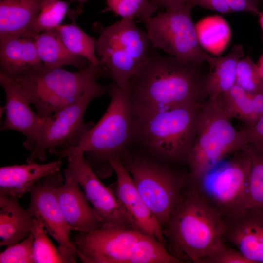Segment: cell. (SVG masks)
Masks as SVG:
<instances>
[{"label": "cell", "mask_w": 263, "mask_h": 263, "mask_svg": "<svg viewBox=\"0 0 263 263\" xmlns=\"http://www.w3.org/2000/svg\"><path fill=\"white\" fill-rule=\"evenodd\" d=\"M151 44L145 62L127 89L136 117L207 99L202 64L160 55Z\"/></svg>", "instance_id": "6da1fadb"}, {"label": "cell", "mask_w": 263, "mask_h": 263, "mask_svg": "<svg viewBox=\"0 0 263 263\" xmlns=\"http://www.w3.org/2000/svg\"><path fill=\"white\" fill-rule=\"evenodd\" d=\"M225 230L224 217L191 188L183 192L163 228L164 236L176 253V257L180 260L182 257L196 263H206L226 245Z\"/></svg>", "instance_id": "7a4b0ae2"}, {"label": "cell", "mask_w": 263, "mask_h": 263, "mask_svg": "<svg viewBox=\"0 0 263 263\" xmlns=\"http://www.w3.org/2000/svg\"><path fill=\"white\" fill-rule=\"evenodd\" d=\"M202 103L181 105L135 116L131 147L135 146L156 161L187 163Z\"/></svg>", "instance_id": "3957f363"}, {"label": "cell", "mask_w": 263, "mask_h": 263, "mask_svg": "<svg viewBox=\"0 0 263 263\" xmlns=\"http://www.w3.org/2000/svg\"><path fill=\"white\" fill-rule=\"evenodd\" d=\"M110 104L99 121L81 138L77 145L66 155L83 152L90 166L99 178L113 171L111 160L121 158L132 145L135 119L128 91L114 82L108 85Z\"/></svg>", "instance_id": "277c9868"}, {"label": "cell", "mask_w": 263, "mask_h": 263, "mask_svg": "<svg viewBox=\"0 0 263 263\" xmlns=\"http://www.w3.org/2000/svg\"><path fill=\"white\" fill-rule=\"evenodd\" d=\"M73 242L78 258L84 263H183L156 238L139 229L80 232Z\"/></svg>", "instance_id": "5b68a950"}, {"label": "cell", "mask_w": 263, "mask_h": 263, "mask_svg": "<svg viewBox=\"0 0 263 263\" xmlns=\"http://www.w3.org/2000/svg\"><path fill=\"white\" fill-rule=\"evenodd\" d=\"M103 76L100 66L89 62L88 67L76 72L43 64L13 78L22 87L37 113L41 118L50 116L92 92L107 93L108 86L100 84Z\"/></svg>", "instance_id": "8992f818"}, {"label": "cell", "mask_w": 263, "mask_h": 263, "mask_svg": "<svg viewBox=\"0 0 263 263\" xmlns=\"http://www.w3.org/2000/svg\"><path fill=\"white\" fill-rule=\"evenodd\" d=\"M248 145L243 131L234 128L216 100L207 99L201 105L195 141L187 161L188 182L196 184L227 157Z\"/></svg>", "instance_id": "52a82bcc"}, {"label": "cell", "mask_w": 263, "mask_h": 263, "mask_svg": "<svg viewBox=\"0 0 263 263\" xmlns=\"http://www.w3.org/2000/svg\"><path fill=\"white\" fill-rule=\"evenodd\" d=\"M131 19H122L100 28L95 48L103 76L127 89L132 77L146 61L151 45L146 32Z\"/></svg>", "instance_id": "ba28073f"}, {"label": "cell", "mask_w": 263, "mask_h": 263, "mask_svg": "<svg viewBox=\"0 0 263 263\" xmlns=\"http://www.w3.org/2000/svg\"><path fill=\"white\" fill-rule=\"evenodd\" d=\"M120 159L143 200L163 229L181 200L188 174L129 150Z\"/></svg>", "instance_id": "9c48e42d"}, {"label": "cell", "mask_w": 263, "mask_h": 263, "mask_svg": "<svg viewBox=\"0 0 263 263\" xmlns=\"http://www.w3.org/2000/svg\"><path fill=\"white\" fill-rule=\"evenodd\" d=\"M194 6L188 3L151 17L144 22L146 33L154 48L183 61L210 66L216 57L206 53L199 43L191 16Z\"/></svg>", "instance_id": "30bf717a"}, {"label": "cell", "mask_w": 263, "mask_h": 263, "mask_svg": "<svg viewBox=\"0 0 263 263\" xmlns=\"http://www.w3.org/2000/svg\"><path fill=\"white\" fill-rule=\"evenodd\" d=\"M223 161L190 188L224 217L244 208L251 161L246 149Z\"/></svg>", "instance_id": "8fae6325"}, {"label": "cell", "mask_w": 263, "mask_h": 263, "mask_svg": "<svg viewBox=\"0 0 263 263\" xmlns=\"http://www.w3.org/2000/svg\"><path fill=\"white\" fill-rule=\"evenodd\" d=\"M105 93L92 92L62 108L44 121L37 142L26 159L27 163L44 161L46 153L61 158L75 148L85 132L94 124L84 121V114L90 102Z\"/></svg>", "instance_id": "7c38bea8"}, {"label": "cell", "mask_w": 263, "mask_h": 263, "mask_svg": "<svg viewBox=\"0 0 263 263\" xmlns=\"http://www.w3.org/2000/svg\"><path fill=\"white\" fill-rule=\"evenodd\" d=\"M67 158V169L77 181L92 204L101 222L102 228L140 230L115 194L100 181L83 152H73Z\"/></svg>", "instance_id": "4fadbf2b"}, {"label": "cell", "mask_w": 263, "mask_h": 263, "mask_svg": "<svg viewBox=\"0 0 263 263\" xmlns=\"http://www.w3.org/2000/svg\"><path fill=\"white\" fill-rule=\"evenodd\" d=\"M64 181L60 170L39 180L29 192L30 200L27 210L58 242V249L64 263H73L78 258L76 249L70 239L72 229L62 214L56 195L58 187Z\"/></svg>", "instance_id": "5bb4252c"}, {"label": "cell", "mask_w": 263, "mask_h": 263, "mask_svg": "<svg viewBox=\"0 0 263 263\" xmlns=\"http://www.w3.org/2000/svg\"><path fill=\"white\" fill-rule=\"evenodd\" d=\"M0 84L6 95L2 109L5 119L0 130H12L22 133L25 138L23 146L31 151L37 142L44 118L32 111L26 94L15 79L0 73Z\"/></svg>", "instance_id": "9a60e30c"}, {"label": "cell", "mask_w": 263, "mask_h": 263, "mask_svg": "<svg viewBox=\"0 0 263 263\" xmlns=\"http://www.w3.org/2000/svg\"><path fill=\"white\" fill-rule=\"evenodd\" d=\"M224 218L225 240L252 263H263V209L244 208Z\"/></svg>", "instance_id": "2e32d148"}, {"label": "cell", "mask_w": 263, "mask_h": 263, "mask_svg": "<svg viewBox=\"0 0 263 263\" xmlns=\"http://www.w3.org/2000/svg\"><path fill=\"white\" fill-rule=\"evenodd\" d=\"M110 163L117 177L115 195L121 204L140 230L165 245L163 227L143 200L120 158H113Z\"/></svg>", "instance_id": "e0dca14e"}, {"label": "cell", "mask_w": 263, "mask_h": 263, "mask_svg": "<svg viewBox=\"0 0 263 263\" xmlns=\"http://www.w3.org/2000/svg\"><path fill=\"white\" fill-rule=\"evenodd\" d=\"M66 168L64 181L56 190L62 214L72 230L87 233L103 228L101 222L90 206L84 191Z\"/></svg>", "instance_id": "ac0fdd59"}, {"label": "cell", "mask_w": 263, "mask_h": 263, "mask_svg": "<svg viewBox=\"0 0 263 263\" xmlns=\"http://www.w3.org/2000/svg\"><path fill=\"white\" fill-rule=\"evenodd\" d=\"M61 158L46 164L36 162L0 168V196L19 199L42 178L60 170Z\"/></svg>", "instance_id": "d6986e66"}, {"label": "cell", "mask_w": 263, "mask_h": 263, "mask_svg": "<svg viewBox=\"0 0 263 263\" xmlns=\"http://www.w3.org/2000/svg\"><path fill=\"white\" fill-rule=\"evenodd\" d=\"M42 64L33 36L0 39V73L15 78Z\"/></svg>", "instance_id": "ffe728a7"}, {"label": "cell", "mask_w": 263, "mask_h": 263, "mask_svg": "<svg viewBox=\"0 0 263 263\" xmlns=\"http://www.w3.org/2000/svg\"><path fill=\"white\" fill-rule=\"evenodd\" d=\"M43 0H0V39L30 35Z\"/></svg>", "instance_id": "44dd1931"}, {"label": "cell", "mask_w": 263, "mask_h": 263, "mask_svg": "<svg viewBox=\"0 0 263 263\" xmlns=\"http://www.w3.org/2000/svg\"><path fill=\"white\" fill-rule=\"evenodd\" d=\"M35 223V218L18 199L0 196V246H9L29 236Z\"/></svg>", "instance_id": "7402d4cb"}, {"label": "cell", "mask_w": 263, "mask_h": 263, "mask_svg": "<svg viewBox=\"0 0 263 263\" xmlns=\"http://www.w3.org/2000/svg\"><path fill=\"white\" fill-rule=\"evenodd\" d=\"M224 113L244 126L253 124L263 115V94H251L235 85L216 99Z\"/></svg>", "instance_id": "603a6c76"}, {"label": "cell", "mask_w": 263, "mask_h": 263, "mask_svg": "<svg viewBox=\"0 0 263 263\" xmlns=\"http://www.w3.org/2000/svg\"><path fill=\"white\" fill-rule=\"evenodd\" d=\"M39 58L49 67L69 65L79 70L86 68L88 61L84 57L71 52L62 41L56 29L33 36Z\"/></svg>", "instance_id": "cb8c5ba5"}, {"label": "cell", "mask_w": 263, "mask_h": 263, "mask_svg": "<svg viewBox=\"0 0 263 263\" xmlns=\"http://www.w3.org/2000/svg\"><path fill=\"white\" fill-rule=\"evenodd\" d=\"M244 56L242 45H236L226 55L216 57L206 79L207 98L216 99L235 85L237 65Z\"/></svg>", "instance_id": "d4e9b609"}, {"label": "cell", "mask_w": 263, "mask_h": 263, "mask_svg": "<svg viewBox=\"0 0 263 263\" xmlns=\"http://www.w3.org/2000/svg\"><path fill=\"white\" fill-rule=\"evenodd\" d=\"M199 43L201 47L217 55L226 47L230 40V27L219 15L206 17L195 25Z\"/></svg>", "instance_id": "484cf974"}, {"label": "cell", "mask_w": 263, "mask_h": 263, "mask_svg": "<svg viewBox=\"0 0 263 263\" xmlns=\"http://www.w3.org/2000/svg\"><path fill=\"white\" fill-rule=\"evenodd\" d=\"M56 29L71 52L85 58L88 62L100 66L95 52L94 38L87 34L75 22L61 24Z\"/></svg>", "instance_id": "4316f807"}, {"label": "cell", "mask_w": 263, "mask_h": 263, "mask_svg": "<svg viewBox=\"0 0 263 263\" xmlns=\"http://www.w3.org/2000/svg\"><path fill=\"white\" fill-rule=\"evenodd\" d=\"M246 150L251 167L244 208L263 209V152L251 144Z\"/></svg>", "instance_id": "83f0119b"}, {"label": "cell", "mask_w": 263, "mask_h": 263, "mask_svg": "<svg viewBox=\"0 0 263 263\" xmlns=\"http://www.w3.org/2000/svg\"><path fill=\"white\" fill-rule=\"evenodd\" d=\"M69 3L61 0H43L36 18L30 35L56 29L61 25L68 11Z\"/></svg>", "instance_id": "f1b7e54d"}, {"label": "cell", "mask_w": 263, "mask_h": 263, "mask_svg": "<svg viewBox=\"0 0 263 263\" xmlns=\"http://www.w3.org/2000/svg\"><path fill=\"white\" fill-rule=\"evenodd\" d=\"M105 11H111L122 19L144 22L158 9L150 0H106Z\"/></svg>", "instance_id": "f546056e"}, {"label": "cell", "mask_w": 263, "mask_h": 263, "mask_svg": "<svg viewBox=\"0 0 263 263\" xmlns=\"http://www.w3.org/2000/svg\"><path fill=\"white\" fill-rule=\"evenodd\" d=\"M47 233L42 223L35 219L32 231L35 263H64L58 248L54 246L47 236Z\"/></svg>", "instance_id": "4dcf8cb0"}, {"label": "cell", "mask_w": 263, "mask_h": 263, "mask_svg": "<svg viewBox=\"0 0 263 263\" xmlns=\"http://www.w3.org/2000/svg\"><path fill=\"white\" fill-rule=\"evenodd\" d=\"M235 84L248 93L263 94V77L249 56L242 57L238 63Z\"/></svg>", "instance_id": "1f68e13d"}, {"label": "cell", "mask_w": 263, "mask_h": 263, "mask_svg": "<svg viewBox=\"0 0 263 263\" xmlns=\"http://www.w3.org/2000/svg\"><path fill=\"white\" fill-rule=\"evenodd\" d=\"M33 241L31 233L20 242L6 247L0 254V263H35Z\"/></svg>", "instance_id": "d6a6232c"}, {"label": "cell", "mask_w": 263, "mask_h": 263, "mask_svg": "<svg viewBox=\"0 0 263 263\" xmlns=\"http://www.w3.org/2000/svg\"><path fill=\"white\" fill-rule=\"evenodd\" d=\"M206 263H252L238 249L226 245L210 257Z\"/></svg>", "instance_id": "836d02e7"}, {"label": "cell", "mask_w": 263, "mask_h": 263, "mask_svg": "<svg viewBox=\"0 0 263 263\" xmlns=\"http://www.w3.org/2000/svg\"><path fill=\"white\" fill-rule=\"evenodd\" d=\"M244 132L248 144H251L263 152V115L253 124L244 126Z\"/></svg>", "instance_id": "e575fe53"}, {"label": "cell", "mask_w": 263, "mask_h": 263, "mask_svg": "<svg viewBox=\"0 0 263 263\" xmlns=\"http://www.w3.org/2000/svg\"><path fill=\"white\" fill-rule=\"evenodd\" d=\"M191 3L205 9L222 13H231L230 0H192Z\"/></svg>", "instance_id": "d590c367"}, {"label": "cell", "mask_w": 263, "mask_h": 263, "mask_svg": "<svg viewBox=\"0 0 263 263\" xmlns=\"http://www.w3.org/2000/svg\"><path fill=\"white\" fill-rule=\"evenodd\" d=\"M261 5V0H230L231 12L243 11L258 15Z\"/></svg>", "instance_id": "8d00e7d4"}, {"label": "cell", "mask_w": 263, "mask_h": 263, "mask_svg": "<svg viewBox=\"0 0 263 263\" xmlns=\"http://www.w3.org/2000/svg\"><path fill=\"white\" fill-rule=\"evenodd\" d=\"M159 8L166 9L174 8L184 5L188 2L186 0H150Z\"/></svg>", "instance_id": "74e56055"}, {"label": "cell", "mask_w": 263, "mask_h": 263, "mask_svg": "<svg viewBox=\"0 0 263 263\" xmlns=\"http://www.w3.org/2000/svg\"><path fill=\"white\" fill-rule=\"evenodd\" d=\"M259 71L262 77H263V54L261 56L258 63L257 64Z\"/></svg>", "instance_id": "f35d334b"}, {"label": "cell", "mask_w": 263, "mask_h": 263, "mask_svg": "<svg viewBox=\"0 0 263 263\" xmlns=\"http://www.w3.org/2000/svg\"><path fill=\"white\" fill-rule=\"evenodd\" d=\"M258 15L259 17V22L261 27L263 31V12L260 11Z\"/></svg>", "instance_id": "ab89813d"}, {"label": "cell", "mask_w": 263, "mask_h": 263, "mask_svg": "<svg viewBox=\"0 0 263 263\" xmlns=\"http://www.w3.org/2000/svg\"><path fill=\"white\" fill-rule=\"evenodd\" d=\"M75 0L79 3V7L77 8V11H78V13H80L81 10V5L88 0Z\"/></svg>", "instance_id": "60d3db41"}, {"label": "cell", "mask_w": 263, "mask_h": 263, "mask_svg": "<svg viewBox=\"0 0 263 263\" xmlns=\"http://www.w3.org/2000/svg\"><path fill=\"white\" fill-rule=\"evenodd\" d=\"M187 0V2L188 3H191L192 0Z\"/></svg>", "instance_id": "b9f144b4"}, {"label": "cell", "mask_w": 263, "mask_h": 263, "mask_svg": "<svg viewBox=\"0 0 263 263\" xmlns=\"http://www.w3.org/2000/svg\"><path fill=\"white\" fill-rule=\"evenodd\" d=\"M261 5L262 4L263 5V0H261Z\"/></svg>", "instance_id": "7bdbcfd3"}]
</instances>
